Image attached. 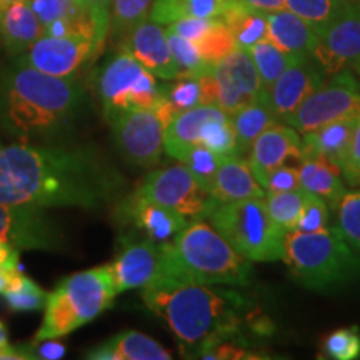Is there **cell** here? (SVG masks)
Segmentation results:
<instances>
[{
	"mask_svg": "<svg viewBox=\"0 0 360 360\" xmlns=\"http://www.w3.org/2000/svg\"><path fill=\"white\" fill-rule=\"evenodd\" d=\"M124 177L94 147H0V202L49 209H98L120 195Z\"/></svg>",
	"mask_w": 360,
	"mask_h": 360,
	"instance_id": "cell-1",
	"label": "cell"
},
{
	"mask_svg": "<svg viewBox=\"0 0 360 360\" xmlns=\"http://www.w3.org/2000/svg\"><path fill=\"white\" fill-rule=\"evenodd\" d=\"M142 299L167 322L184 352H197L199 357L237 335L245 321L247 299L224 287L160 277L143 287Z\"/></svg>",
	"mask_w": 360,
	"mask_h": 360,
	"instance_id": "cell-2",
	"label": "cell"
},
{
	"mask_svg": "<svg viewBox=\"0 0 360 360\" xmlns=\"http://www.w3.org/2000/svg\"><path fill=\"white\" fill-rule=\"evenodd\" d=\"M82 102L75 77H53L17 64L0 85V122L24 141L56 137L70 127Z\"/></svg>",
	"mask_w": 360,
	"mask_h": 360,
	"instance_id": "cell-3",
	"label": "cell"
},
{
	"mask_svg": "<svg viewBox=\"0 0 360 360\" xmlns=\"http://www.w3.org/2000/svg\"><path fill=\"white\" fill-rule=\"evenodd\" d=\"M160 277L207 285L249 287L252 262L238 254L212 224L193 219L174 240L162 245Z\"/></svg>",
	"mask_w": 360,
	"mask_h": 360,
	"instance_id": "cell-4",
	"label": "cell"
},
{
	"mask_svg": "<svg viewBox=\"0 0 360 360\" xmlns=\"http://www.w3.org/2000/svg\"><path fill=\"white\" fill-rule=\"evenodd\" d=\"M282 260L310 290L328 292L360 282V254L337 227L314 233L287 231Z\"/></svg>",
	"mask_w": 360,
	"mask_h": 360,
	"instance_id": "cell-5",
	"label": "cell"
},
{
	"mask_svg": "<svg viewBox=\"0 0 360 360\" xmlns=\"http://www.w3.org/2000/svg\"><path fill=\"white\" fill-rule=\"evenodd\" d=\"M115 295L117 290L105 265L74 274L49 294L42 327L35 340L69 335L109 309Z\"/></svg>",
	"mask_w": 360,
	"mask_h": 360,
	"instance_id": "cell-6",
	"label": "cell"
},
{
	"mask_svg": "<svg viewBox=\"0 0 360 360\" xmlns=\"http://www.w3.org/2000/svg\"><path fill=\"white\" fill-rule=\"evenodd\" d=\"M205 219L250 262L282 260L287 231L270 219L265 197L233 202L215 200Z\"/></svg>",
	"mask_w": 360,
	"mask_h": 360,
	"instance_id": "cell-7",
	"label": "cell"
},
{
	"mask_svg": "<svg viewBox=\"0 0 360 360\" xmlns=\"http://www.w3.org/2000/svg\"><path fill=\"white\" fill-rule=\"evenodd\" d=\"M97 92L105 119L127 110H155L165 98V87L132 53L122 51L110 58L98 74Z\"/></svg>",
	"mask_w": 360,
	"mask_h": 360,
	"instance_id": "cell-8",
	"label": "cell"
},
{
	"mask_svg": "<svg viewBox=\"0 0 360 360\" xmlns=\"http://www.w3.org/2000/svg\"><path fill=\"white\" fill-rule=\"evenodd\" d=\"M360 115V84L349 69L328 75L297 109L287 125L300 135L312 132L337 120Z\"/></svg>",
	"mask_w": 360,
	"mask_h": 360,
	"instance_id": "cell-9",
	"label": "cell"
},
{
	"mask_svg": "<svg viewBox=\"0 0 360 360\" xmlns=\"http://www.w3.org/2000/svg\"><path fill=\"white\" fill-rule=\"evenodd\" d=\"M134 193L142 199L177 210L188 220L205 219L215 197L197 182L187 165H170L154 170L142 180Z\"/></svg>",
	"mask_w": 360,
	"mask_h": 360,
	"instance_id": "cell-10",
	"label": "cell"
},
{
	"mask_svg": "<svg viewBox=\"0 0 360 360\" xmlns=\"http://www.w3.org/2000/svg\"><path fill=\"white\" fill-rule=\"evenodd\" d=\"M117 148L129 164L155 167L164 152L169 122L159 110H127L110 120Z\"/></svg>",
	"mask_w": 360,
	"mask_h": 360,
	"instance_id": "cell-11",
	"label": "cell"
},
{
	"mask_svg": "<svg viewBox=\"0 0 360 360\" xmlns=\"http://www.w3.org/2000/svg\"><path fill=\"white\" fill-rule=\"evenodd\" d=\"M101 42L75 35L56 37L44 34L22 53L17 64L29 65L53 77H75V74L101 52Z\"/></svg>",
	"mask_w": 360,
	"mask_h": 360,
	"instance_id": "cell-12",
	"label": "cell"
},
{
	"mask_svg": "<svg viewBox=\"0 0 360 360\" xmlns=\"http://www.w3.org/2000/svg\"><path fill=\"white\" fill-rule=\"evenodd\" d=\"M312 58L327 75L350 69L360 57V2H350L335 19L315 30Z\"/></svg>",
	"mask_w": 360,
	"mask_h": 360,
	"instance_id": "cell-13",
	"label": "cell"
},
{
	"mask_svg": "<svg viewBox=\"0 0 360 360\" xmlns=\"http://www.w3.org/2000/svg\"><path fill=\"white\" fill-rule=\"evenodd\" d=\"M214 103L227 115L262 96V82L249 51H236L212 65Z\"/></svg>",
	"mask_w": 360,
	"mask_h": 360,
	"instance_id": "cell-14",
	"label": "cell"
},
{
	"mask_svg": "<svg viewBox=\"0 0 360 360\" xmlns=\"http://www.w3.org/2000/svg\"><path fill=\"white\" fill-rule=\"evenodd\" d=\"M328 75L314 60L312 56L295 57L281 77L262 97L278 122L287 124L315 89L326 82Z\"/></svg>",
	"mask_w": 360,
	"mask_h": 360,
	"instance_id": "cell-15",
	"label": "cell"
},
{
	"mask_svg": "<svg viewBox=\"0 0 360 360\" xmlns=\"http://www.w3.org/2000/svg\"><path fill=\"white\" fill-rule=\"evenodd\" d=\"M0 240L19 250H60L62 233L44 209L0 202Z\"/></svg>",
	"mask_w": 360,
	"mask_h": 360,
	"instance_id": "cell-16",
	"label": "cell"
},
{
	"mask_svg": "<svg viewBox=\"0 0 360 360\" xmlns=\"http://www.w3.org/2000/svg\"><path fill=\"white\" fill-rule=\"evenodd\" d=\"M105 267L117 294L143 289L160 276L162 245L150 238H132L125 242L114 262L107 264Z\"/></svg>",
	"mask_w": 360,
	"mask_h": 360,
	"instance_id": "cell-17",
	"label": "cell"
},
{
	"mask_svg": "<svg viewBox=\"0 0 360 360\" xmlns=\"http://www.w3.org/2000/svg\"><path fill=\"white\" fill-rule=\"evenodd\" d=\"M115 219L120 224L134 225L137 231L146 233L147 238L159 245L174 240L188 224V219L179 214L177 210L142 199L135 193H130L129 197L119 202Z\"/></svg>",
	"mask_w": 360,
	"mask_h": 360,
	"instance_id": "cell-18",
	"label": "cell"
},
{
	"mask_svg": "<svg viewBox=\"0 0 360 360\" xmlns=\"http://www.w3.org/2000/svg\"><path fill=\"white\" fill-rule=\"evenodd\" d=\"M122 51L137 58L155 77L174 80L179 77V67L170 51L167 32L160 24L146 19L125 35Z\"/></svg>",
	"mask_w": 360,
	"mask_h": 360,
	"instance_id": "cell-19",
	"label": "cell"
},
{
	"mask_svg": "<svg viewBox=\"0 0 360 360\" xmlns=\"http://www.w3.org/2000/svg\"><path fill=\"white\" fill-rule=\"evenodd\" d=\"M302 137L290 125L277 122L255 139L249 150V165L255 179L262 180L270 170L285 165L289 160H302Z\"/></svg>",
	"mask_w": 360,
	"mask_h": 360,
	"instance_id": "cell-20",
	"label": "cell"
},
{
	"mask_svg": "<svg viewBox=\"0 0 360 360\" xmlns=\"http://www.w3.org/2000/svg\"><path fill=\"white\" fill-rule=\"evenodd\" d=\"M225 112L214 103L193 107L191 110L180 112L165 130L164 150L174 159L182 160L184 155L197 143H200V132L204 125Z\"/></svg>",
	"mask_w": 360,
	"mask_h": 360,
	"instance_id": "cell-21",
	"label": "cell"
},
{
	"mask_svg": "<svg viewBox=\"0 0 360 360\" xmlns=\"http://www.w3.org/2000/svg\"><path fill=\"white\" fill-rule=\"evenodd\" d=\"M44 34L42 22L29 0L12 2L4 8L0 15V40L11 53L22 56Z\"/></svg>",
	"mask_w": 360,
	"mask_h": 360,
	"instance_id": "cell-22",
	"label": "cell"
},
{
	"mask_svg": "<svg viewBox=\"0 0 360 360\" xmlns=\"http://www.w3.org/2000/svg\"><path fill=\"white\" fill-rule=\"evenodd\" d=\"M212 195L220 202L262 199L265 191L242 155L224 157L215 175Z\"/></svg>",
	"mask_w": 360,
	"mask_h": 360,
	"instance_id": "cell-23",
	"label": "cell"
},
{
	"mask_svg": "<svg viewBox=\"0 0 360 360\" xmlns=\"http://www.w3.org/2000/svg\"><path fill=\"white\" fill-rule=\"evenodd\" d=\"M359 117L337 120V122L327 124L321 129L304 134L302 159L321 157V159H326L340 169L345 160V155H347L350 142H352V135Z\"/></svg>",
	"mask_w": 360,
	"mask_h": 360,
	"instance_id": "cell-24",
	"label": "cell"
},
{
	"mask_svg": "<svg viewBox=\"0 0 360 360\" xmlns=\"http://www.w3.org/2000/svg\"><path fill=\"white\" fill-rule=\"evenodd\" d=\"M267 39L292 57L310 56L317 40V32L294 12L282 11L267 13Z\"/></svg>",
	"mask_w": 360,
	"mask_h": 360,
	"instance_id": "cell-25",
	"label": "cell"
},
{
	"mask_svg": "<svg viewBox=\"0 0 360 360\" xmlns=\"http://www.w3.org/2000/svg\"><path fill=\"white\" fill-rule=\"evenodd\" d=\"M85 357L92 360H169L172 354L152 337L127 330L97 345Z\"/></svg>",
	"mask_w": 360,
	"mask_h": 360,
	"instance_id": "cell-26",
	"label": "cell"
},
{
	"mask_svg": "<svg viewBox=\"0 0 360 360\" xmlns=\"http://www.w3.org/2000/svg\"><path fill=\"white\" fill-rule=\"evenodd\" d=\"M300 184L305 192L321 197L328 204V207L337 210L340 200L345 195L344 179L340 169L321 157L302 159L299 162Z\"/></svg>",
	"mask_w": 360,
	"mask_h": 360,
	"instance_id": "cell-27",
	"label": "cell"
},
{
	"mask_svg": "<svg viewBox=\"0 0 360 360\" xmlns=\"http://www.w3.org/2000/svg\"><path fill=\"white\" fill-rule=\"evenodd\" d=\"M237 2L238 0H154L150 20L160 25H169L188 17L222 19L224 13Z\"/></svg>",
	"mask_w": 360,
	"mask_h": 360,
	"instance_id": "cell-28",
	"label": "cell"
},
{
	"mask_svg": "<svg viewBox=\"0 0 360 360\" xmlns=\"http://www.w3.org/2000/svg\"><path fill=\"white\" fill-rule=\"evenodd\" d=\"M220 20L229 27L237 49L242 51H250L260 40L267 39V13L245 7L240 0L229 8Z\"/></svg>",
	"mask_w": 360,
	"mask_h": 360,
	"instance_id": "cell-29",
	"label": "cell"
},
{
	"mask_svg": "<svg viewBox=\"0 0 360 360\" xmlns=\"http://www.w3.org/2000/svg\"><path fill=\"white\" fill-rule=\"evenodd\" d=\"M231 122L237 137L238 155L249 154L252 143L264 130L276 125L278 120L274 117L262 97L250 102L249 105L242 107L236 114L231 115Z\"/></svg>",
	"mask_w": 360,
	"mask_h": 360,
	"instance_id": "cell-30",
	"label": "cell"
},
{
	"mask_svg": "<svg viewBox=\"0 0 360 360\" xmlns=\"http://www.w3.org/2000/svg\"><path fill=\"white\" fill-rule=\"evenodd\" d=\"M252 60L257 67L260 82H262V94L272 87V84L281 77V74L295 57L289 56L287 52L281 51L276 44L270 42L269 39L260 40L249 51Z\"/></svg>",
	"mask_w": 360,
	"mask_h": 360,
	"instance_id": "cell-31",
	"label": "cell"
},
{
	"mask_svg": "<svg viewBox=\"0 0 360 360\" xmlns=\"http://www.w3.org/2000/svg\"><path fill=\"white\" fill-rule=\"evenodd\" d=\"M350 2L352 0H285V8L319 30L335 19Z\"/></svg>",
	"mask_w": 360,
	"mask_h": 360,
	"instance_id": "cell-32",
	"label": "cell"
},
{
	"mask_svg": "<svg viewBox=\"0 0 360 360\" xmlns=\"http://www.w3.org/2000/svg\"><path fill=\"white\" fill-rule=\"evenodd\" d=\"M305 199V191H289V192H274L265 193V204L270 219L283 231H294L299 222L300 210H302Z\"/></svg>",
	"mask_w": 360,
	"mask_h": 360,
	"instance_id": "cell-33",
	"label": "cell"
},
{
	"mask_svg": "<svg viewBox=\"0 0 360 360\" xmlns=\"http://www.w3.org/2000/svg\"><path fill=\"white\" fill-rule=\"evenodd\" d=\"M167 32V39H169V45L170 51H172L174 60L179 67V77L177 79H184V77H202V75L209 74L212 70V65L207 64L204 60V57L200 56L199 49L197 45L191 42V40L180 37V35Z\"/></svg>",
	"mask_w": 360,
	"mask_h": 360,
	"instance_id": "cell-34",
	"label": "cell"
},
{
	"mask_svg": "<svg viewBox=\"0 0 360 360\" xmlns=\"http://www.w3.org/2000/svg\"><path fill=\"white\" fill-rule=\"evenodd\" d=\"M200 143L222 157L238 155L237 137L233 132L231 115L222 114L209 120L200 132Z\"/></svg>",
	"mask_w": 360,
	"mask_h": 360,
	"instance_id": "cell-35",
	"label": "cell"
},
{
	"mask_svg": "<svg viewBox=\"0 0 360 360\" xmlns=\"http://www.w3.org/2000/svg\"><path fill=\"white\" fill-rule=\"evenodd\" d=\"M224 157L215 154L214 150H210L209 147L197 143L191 150L184 155V159L180 160L184 165H187V169L191 170L193 177L207 192L212 193L214 180L217 175V170L222 164Z\"/></svg>",
	"mask_w": 360,
	"mask_h": 360,
	"instance_id": "cell-36",
	"label": "cell"
},
{
	"mask_svg": "<svg viewBox=\"0 0 360 360\" xmlns=\"http://www.w3.org/2000/svg\"><path fill=\"white\" fill-rule=\"evenodd\" d=\"M154 0H114L110 22L117 35H127L150 13Z\"/></svg>",
	"mask_w": 360,
	"mask_h": 360,
	"instance_id": "cell-37",
	"label": "cell"
},
{
	"mask_svg": "<svg viewBox=\"0 0 360 360\" xmlns=\"http://www.w3.org/2000/svg\"><path fill=\"white\" fill-rule=\"evenodd\" d=\"M195 45L199 49L200 56L204 57V60L210 65L217 64L219 60H222L224 57H227L229 53L237 49L232 32L220 19L204 37L197 40Z\"/></svg>",
	"mask_w": 360,
	"mask_h": 360,
	"instance_id": "cell-38",
	"label": "cell"
},
{
	"mask_svg": "<svg viewBox=\"0 0 360 360\" xmlns=\"http://www.w3.org/2000/svg\"><path fill=\"white\" fill-rule=\"evenodd\" d=\"M165 87V101L174 107V110L180 112L191 110L193 107L204 105L205 94L202 87L200 77H184L177 79L172 85H164Z\"/></svg>",
	"mask_w": 360,
	"mask_h": 360,
	"instance_id": "cell-39",
	"label": "cell"
},
{
	"mask_svg": "<svg viewBox=\"0 0 360 360\" xmlns=\"http://www.w3.org/2000/svg\"><path fill=\"white\" fill-rule=\"evenodd\" d=\"M337 229L360 254V192H345L337 207Z\"/></svg>",
	"mask_w": 360,
	"mask_h": 360,
	"instance_id": "cell-40",
	"label": "cell"
},
{
	"mask_svg": "<svg viewBox=\"0 0 360 360\" xmlns=\"http://www.w3.org/2000/svg\"><path fill=\"white\" fill-rule=\"evenodd\" d=\"M4 297H6V302L13 312H34V310L45 309L49 294L32 278L22 276L19 285L7 292Z\"/></svg>",
	"mask_w": 360,
	"mask_h": 360,
	"instance_id": "cell-41",
	"label": "cell"
},
{
	"mask_svg": "<svg viewBox=\"0 0 360 360\" xmlns=\"http://www.w3.org/2000/svg\"><path fill=\"white\" fill-rule=\"evenodd\" d=\"M323 352L335 360H352L360 355V335L357 327L339 328L323 342Z\"/></svg>",
	"mask_w": 360,
	"mask_h": 360,
	"instance_id": "cell-42",
	"label": "cell"
},
{
	"mask_svg": "<svg viewBox=\"0 0 360 360\" xmlns=\"http://www.w3.org/2000/svg\"><path fill=\"white\" fill-rule=\"evenodd\" d=\"M328 204L321 197L305 192L302 210L294 231L300 232H322L328 229Z\"/></svg>",
	"mask_w": 360,
	"mask_h": 360,
	"instance_id": "cell-43",
	"label": "cell"
},
{
	"mask_svg": "<svg viewBox=\"0 0 360 360\" xmlns=\"http://www.w3.org/2000/svg\"><path fill=\"white\" fill-rule=\"evenodd\" d=\"M30 7L37 13L39 20L45 27L53 24V22L65 19L70 13L77 12L84 6L80 0H29Z\"/></svg>",
	"mask_w": 360,
	"mask_h": 360,
	"instance_id": "cell-44",
	"label": "cell"
},
{
	"mask_svg": "<svg viewBox=\"0 0 360 360\" xmlns=\"http://www.w3.org/2000/svg\"><path fill=\"white\" fill-rule=\"evenodd\" d=\"M260 186H262L265 193L300 191V188H302L299 169L290 167V165H281V167L270 170V172L260 180Z\"/></svg>",
	"mask_w": 360,
	"mask_h": 360,
	"instance_id": "cell-45",
	"label": "cell"
},
{
	"mask_svg": "<svg viewBox=\"0 0 360 360\" xmlns=\"http://www.w3.org/2000/svg\"><path fill=\"white\" fill-rule=\"evenodd\" d=\"M219 19H202V17H188V19L175 20L167 25L169 32H174L180 37L191 40L195 44L197 40L209 32L212 27L217 24Z\"/></svg>",
	"mask_w": 360,
	"mask_h": 360,
	"instance_id": "cell-46",
	"label": "cell"
},
{
	"mask_svg": "<svg viewBox=\"0 0 360 360\" xmlns=\"http://www.w3.org/2000/svg\"><path fill=\"white\" fill-rule=\"evenodd\" d=\"M340 174L342 179L347 182V186H360V117L357 120V125H355L352 142H350L347 155H345L344 164H342L340 167Z\"/></svg>",
	"mask_w": 360,
	"mask_h": 360,
	"instance_id": "cell-47",
	"label": "cell"
},
{
	"mask_svg": "<svg viewBox=\"0 0 360 360\" xmlns=\"http://www.w3.org/2000/svg\"><path fill=\"white\" fill-rule=\"evenodd\" d=\"M30 349L32 359L40 360H57L65 355V345L57 339H47V340H35V344Z\"/></svg>",
	"mask_w": 360,
	"mask_h": 360,
	"instance_id": "cell-48",
	"label": "cell"
},
{
	"mask_svg": "<svg viewBox=\"0 0 360 360\" xmlns=\"http://www.w3.org/2000/svg\"><path fill=\"white\" fill-rule=\"evenodd\" d=\"M24 274L20 272L19 265H4L0 267V294L6 295L19 285L20 278Z\"/></svg>",
	"mask_w": 360,
	"mask_h": 360,
	"instance_id": "cell-49",
	"label": "cell"
},
{
	"mask_svg": "<svg viewBox=\"0 0 360 360\" xmlns=\"http://www.w3.org/2000/svg\"><path fill=\"white\" fill-rule=\"evenodd\" d=\"M245 7L254 8V11L270 13L285 8V0H240Z\"/></svg>",
	"mask_w": 360,
	"mask_h": 360,
	"instance_id": "cell-50",
	"label": "cell"
},
{
	"mask_svg": "<svg viewBox=\"0 0 360 360\" xmlns=\"http://www.w3.org/2000/svg\"><path fill=\"white\" fill-rule=\"evenodd\" d=\"M4 265H19V249L0 240V267Z\"/></svg>",
	"mask_w": 360,
	"mask_h": 360,
	"instance_id": "cell-51",
	"label": "cell"
},
{
	"mask_svg": "<svg viewBox=\"0 0 360 360\" xmlns=\"http://www.w3.org/2000/svg\"><path fill=\"white\" fill-rule=\"evenodd\" d=\"M0 360H32V354H30V349L4 345L0 347Z\"/></svg>",
	"mask_w": 360,
	"mask_h": 360,
	"instance_id": "cell-52",
	"label": "cell"
},
{
	"mask_svg": "<svg viewBox=\"0 0 360 360\" xmlns=\"http://www.w3.org/2000/svg\"><path fill=\"white\" fill-rule=\"evenodd\" d=\"M80 2L85 4V6H89V7L101 8V11L110 12V11H112V4H114V0H80Z\"/></svg>",
	"mask_w": 360,
	"mask_h": 360,
	"instance_id": "cell-53",
	"label": "cell"
},
{
	"mask_svg": "<svg viewBox=\"0 0 360 360\" xmlns=\"http://www.w3.org/2000/svg\"><path fill=\"white\" fill-rule=\"evenodd\" d=\"M4 345H8V334L6 326L0 322V347H4Z\"/></svg>",
	"mask_w": 360,
	"mask_h": 360,
	"instance_id": "cell-54",
	"label": "cell"
},
{
	"mask_svg": "<svg viewBox=\"0 0 360 360\" xmlns=\"http://www.w3.org/2000/svg\"><path fill=\"white\" fill-rule=\"evenodd\" d=\"M352 69H354V72H355V74H357L359 75V77H360V57L357 58V60H355L354 62V64H352Z\"/></svg>",
	"mask_w": 360,
	"mask_h": 360,
	"instance_id": "cell-55",
	"label": "cell"
},
{
	"mask_svg": "<svg viewBox=\"0 0 360 360\" xmlns=\"http://www.w3.org/2000/svg\"><path fill=\"white\" fill-rule=\"evenodd\" d=\"M2 2H4V6H8V4H12V2H19V0H2Z\"/></svg>",
	"mask_w": 360,
	"mask_h": 360,
	"instance_id": "cell-56",
	"label": "cell"
},
{
	"mask_svg": "<svg viewBox=\"0 0 360 360\" xmlns=\"http://www.w3.org/2000/svg\"><path fill=\"white\" fill-rule=\"evenodd\" d=\"M4 8H6V6H4V2H2V0H0V15H2Z\"/></svg>",
	"mask_w": 360,
	"mask_h": 360,
	"instance_id": "cell-57",
	"label": "cell"
}]
</instances>
